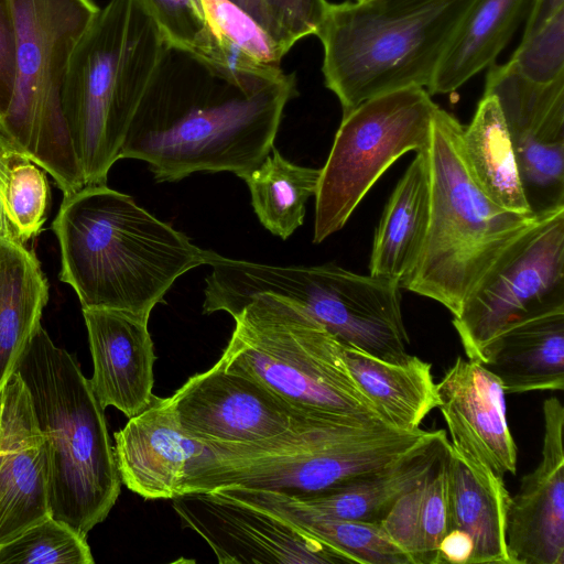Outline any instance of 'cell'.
<instances>
[{
	"instance_id": "6da1fadb",
	"label": "cell",
	"mask_w": 564,
	"mask_h": 564,
	"mask_svg": "<svg viewBox=\"0 0 564 564\" xmlns=\"http://www.w3.org/2000/svg\"><path fill=\"white\" fill-rule=\"evenodd\" d=\"M295 95L294 74L232 68L167 41L120 158L144 161L156 182L196 172L243 178L270 154Z\"/></svg>"
},
{
	"instance_id": "7a4b0ae2",
	"label": "cell",
	"mask_w": 564,
	"mask_h": 564,
	"mask_svg": "<svg viewBox=\"0 0 564 564\" xmlns=\"http://www.w3.org/2000/svg\"><path fill=\"white\" fill-rule=\"evenodd\" d=\"M52 229L59 280L73 288L82 308L148 322L177 278L207 264L206 250L107 184L64 196Z\"/></svg>"
},
{
	"instance_id": "3957f363",
	"label": "cell",
	"mask_w": 564,
	"mask_h": 564,
	"mask_svg": "<svg viewBox=\"0 0 564 564\" xmlns=\"http://www.w3.org/2000/svg\"><path fill=\"white\" fill-rule=\"evenodd\" d=\"M437 434L351 417L305 415L270 440L209 445L214 455L191 473L183 494L243 487L293 497L316 495L392 466Z\"/></svg>"
},
{
	"instance_id": "277c9868",
	"label": "cell",
	"mask_w": 564,
	"mask_h": 564,
	"mask_svg": "<svg viewBox=\"0 0 564 564\" xmlns=\"http://www.w3.org/2000/svg\"><path fill=\"white\" fill-rule=\"evenodd\" d=\"M15 372L47 443L51 516L87 536L107 518L121 489L105 409L76 359L42 325Z\"/></svg>"
},
{
	"instance_id": "5b68a950",
	"label": "cell",
	"mask_w": 564,
	"mask_h": 564,
	"mask_svg": "<svg viewBox=\"0 0 564 564\" xmlns=\"http://www.w3.org/2000/svg\"><path fill=\"white\" fill-rule=\"evenodd\" d=\"M167 40L141 0H110L78 41L63 112L85 185H106Z\"/></svg>"
},
{
	"instance_id": "8992f818",
	"label": "cell",
	"mask_w": 564,
	"mask_h": 564,
	"mask_svg": "<svg viewBox=\"0 0 564 564\" xmlns=\"http://www.w3.org/2000/svg\"><path fill=\"white\" fill-rule=\"evenodd\" d=\"M471 0L329 3L315 34L326 87L343 113L398 89L427 88Z\"/></svg>"
},
{
	"instance_id": "52a82bcc",
	"label": "cell",
	"mask_w": 564,
	"mask_h": 564,
	"mask_svg": "<svg viewBox=\"0 0 564 564\" xmlns=\"http://www.w3.org/2000/svg\"><path fill=\"white\" fill-rule=\"evenodd\" d=\"M463 124L435 109L427 148L431 208L416 268L402 285L454 317L498 257L536 219L506 210L476 184L460 148Z\"/></svg>"
},
{
	"instance_id": "ba28073f",
	"label": "cell",
	"mask_w": 564,
	"mask_h": 564,
	"mask_svg": "<svg viewBox=\"0 0 564 564\" xmlns=\"http://www.w3.org/2000/svg\"><path fill=\"white\" fill-rule=\"evenodd\" d=\"M207 264L213 271L206 278L204 314L224 311L236 317L259 295L281 296L303 307L345 346L391 362L409 357L400 285L394 281L334 263L276 267L212 250Z\"/></svg>"
},
{
	"instance_id": "9c48e42d",
	"label": "cell",
	"mask_w": 564,
	"mask_h": 564,
	"mask_svg": "<svg viewBox=\"0 0 564 564\" xmlns=\"http://www.w3.org/2000/svg\"><path fill=\"white\" fill-rule=\"evenodd\" d=\"M234 319L218 365L252 378L299 412L387 424L350 375L344 345L299 304L263 294Z\"/></svg>"
},
{
	"instance_id": "30bf717a",
	"label": "cell",
	"mask_w": 564,
	"mask_h": 564,
	"mask_svg": "<svg viewBox=\"0 0 564 564\" xmlns=\"http://www.w3.org/2000/svg\"><path fill=\"white\" fill-rule=\"evenodd\" d=\"M17 28L14 90L0 134L50 174L63 195L85 186L63 112L73 52L97 15L91 0H11Z\"/></svg>"
},
{
	"instance_id": "8fae6325",
	"label": "cell",
	"mask_w": 564,
	"mask_h": 564,
	"mask_svg": "<svg viewBox=\"0 0 564 564\" xmlns=\"http://www.w3.org/2000/svg\"><path fill=\"white\" fill-rule=\"evenodd\" d=\"M437 105L424 87L372 97L343 113L315 194V243L340 230L401 155L429 148Z\"/></svg>"
},
{
	"instance_id": "7c38bea8",
	"label": "cell",
	"mask_w": 564,
	"mask_h": 564,
	"mask_svg": "<svg viewBox=\"0 0 564 564\" xmlns=\"http://www.w3.org/2000/svg\"><path fill=\"white\" fill-rule=\"evenodd\" d=\"M564 308V208L538 216L492 263L453 325L468 359L506 326Z\"/></svg>"
},
{
	"instance_id": "4fadbf2b",
	"label": "cell",
	"mask_w": 564,
	"mask_h": 564,
	"mask_svg": "<svg viewBox=\"0 0 564 564\" xmlns=\"http://www.w3.org/2000/svg\"><path fill=\"white\" fill-rule=\"evenodd\" d=\"M484 94L495 96L501 109L531 213L564 208V77L538 84L509 62L494 63Z\"/></svg>"
},
{
	"instance_id": "5bb4252c",
	"label": "cell",
	"mask_w": 564,
	"mask_h": 564,
	"mask_svg": "<svg viewBox=\"0 0 564 564\" xmlns=\"http://www.w3.org/2000/svg\"><path fill=\"white\" fill-rule=\"evenodd\" d=\"M171 500L183 527L196 532L220 564L352 563L282 518L216 491H192Z\"/></svg>"
},
{
	"instance_id": "9a60e30c",
	"label": "cell",
	"mask_w": 564,
	"mask_h": 564,
	"mask_svg": "<svg viewBox=\"0 0 564 564\" xmlns=\"http://www.w3.org/2000/svg\"><path fill=\"white\" fill-rule=\"evenodd\" d=\"M182 429L207 444H251L281 435L305 414L252 378L217 362L170 397Z\"/></svg>"
},
{
	"instance_id": "2e32d148",
	"label": "cell",
	"mask_w": 564,
	"mask_h": 564,
	"mask_svg": "<svg viewBox=\"0 0 564 564\" xmlns=\"http://www.w3.org/2000/svg\"><path fill=\"white\" fill-rule=\"evenodd\" d=\"M0 546L47 519L50 459L30 394L14 372L0 392Z\"/></svg>"
},
{
	"instance_id": "e0dca14e",
	"label": "cell",
	"mask_w": 564,
	"mask_h": 564,
	"mask_svg": "<svg viewBox=\"0 0 564 564\" xmlns=\"http://www.w3.org/2000/svg\"><path fill=\"white\" fill-rule=\"evenodd\" d=\"M543 419L541 462L510 498L506 539L512 564H564V408L557 398L543 402Z\"/></svg>"
},
{
	"instance_id": "ac0fdd59",
	"label": "cell",
	"mask_w": 564,
	"mask_h": 564,
	"mask_svg": "<svg viewBox=\"0 0 564 564\" xmlns=\"http://www.w3.org/2000/svg\"><path fill=\"white\" fill-rule=\"evenodd\" d=\"M436 392L452 447L500 478L516 475L517 446L500 380L481 362L458 356L436 383Z\"/></svg>"
},
{
	"instance_id": "d6986e66",
	"label": "cell",
	"mask_w": 564,
	"mask_h": 564,
	"mask_svg": "<svg viewBox=\"0 0 564 564\" xmlns=\"http://www.w3.org/2000/svg\"><path fill=\"white\" fill-rule=\"evenodd\" d=\"M113 453L121 482L144 499L182 495L191 473L214 455L182 429L170 397L156 395L115 433Z\"/></svg>"
},
{
	"instance_id": "ffe728a7",
	"label": "cell",
	"mask_w": 564,
	"mask_h": 564,
	"mask_svg": "<svg viewBox=\"0 0 564 564\" xmlns=\"http://www.w3.org/2000/svg\"><path fill=\"white\" fill-rule=\"evenodd\" d=\"M82 311L94 366L91 390L102 409L113 406L130 419L154 397L156 357L148 322L120 311Z\"/></svg>"
},
{
	"instance_id": "44dd1931",
	"label": "cell",
	"mask_w": 564,
	"mask_h": 564,
	"mask_svg": "<svg viewBox=\"0 0 564 564\" xmlns=\"http://www.w3.org/2000/svg\"><path fill=\"white\" fill-rule=\"evenodd\" d=\"M505 393L564 389V308L514 322L484 347L480 361Z\"/></svg>"
},
{
	"instance_id": "7402d4cb",
	"label": "cell",
	"mask_w": 564,
	"mask_h": 564,
	"mask_svg": "<svg viewBox=\"0 0 564 564\" xmlns=\"http://www.w3.org/2000/svg\"><path fill=\"white\" fill-rule=\"evenodd\" d=\"M510 498L503 478L467 460L449 444L446 525L447 531L459 529L471 538L469 564H512L506 539Z\"/></svg>"
},
{
	"instance_id": "603a6c76",
	"label": "cell",
	"mask_w": 564,
	"mask_h": 564,
	"mask_svg": "<svg viewBox=\"0 0 564 564\" xmlns=\"http://www.w3.org/2000/svg\"><path fill=\"white\" fill-rule=\"evenodd\" d=\"M427 150L416 152L394 187L375 232L370 274L406 282L420 260L430 223Z\"/></svg>"
},
{
	"instance_id": "cb8c5ba5",
	"label": "cell",
	"mask_w": 564,
	"mask_h": 564,
	"mask_svg": "<svg viewBox=\"0 0 564 564\" xmlns=\"http://www.w3.org/2000/svg\"><path fill=\"white\" fill-rule=\"evenodd\" d=\"M533 0H471L426 88L448 94L495 63Z\"/></svg>"
},
{
	"instance_id": "d4e9b609",
	"label": "cell",
	"mask_w": 564,
	"mask_h": 564,
	"mask_svg": "<svg viewBox=\"0 0 564 564\" xmlns=\"http://www.w3.org/2000/svg\"><path fill=\"white\" fill-rule=\"evenodd\" d=\"M214 491L267 510L360 564H412L380 522L343 520L321 514L300 499L276 491L223 487Z\"/></svg>"
},
{
	"instance_id": "484cf974",
	"label": "cell",
	"mask_w": 564,
	"mask_h": 564,
	"mask_svg": "<svg viewBox=\"0 0 564 564\" xmlns=\"http://www.w3.org/2000/svg\"><path fill=\"white\" fill-rule=\"evenodd\" d=\"M345 361L355 382L391 427L412 432L437 408L432 365L411 356L402 362L377 358L344 345Z\"/></svg>"
},
{
	"instance_id": "4316f807",
	"label": "cell",
	"mask_w": 564,
	"mask_h": 564,
	"mask_svg": "<svg viewBox=\"0 0 564 564\" xmlns=\"http://www.w3.org/2000/svg\"><path fill=\"white\" fill-rule=\"evenodd\" d=\"M48 283L25 245L0 239V392L41 325Z\"/></svg>"
},
{
	"instance_id": "83f0119b",
	"label": "cell",
	"mask_w": 564,
	"mask_h": 564,
	"mask_svg": "<svg viewBox=\"0 0 564 564\" xmlns=\"http://www.w3.org/2000/svg\"><path fill=\"white\" fill-rule=\"evenodd\" d=\"M460 148L469 173L499 207L533 215L527 203L509 132L495 96L480 99L471 122L463 127Z\"/></svg>"
},
{
	"instance_id": "f1b7e54d",
	"label": "cell",
	"mask_w": 564,
	"mask_h": 564,
	"mask_svg": "<svg viewBox=\"0 0 564 564\" xmlns=\"http://www.w3.org/2000/svg\"><path fill=\"white\" fill-rule=\"evenodd\" d=\"M446 442L445 432L440 430L433 441L392 466L337 489L295 498L327 517L381 522L395 501L427 473Z\"/></svg>"
},
{
	"instance_id": "f546056e",
	"label": "cell",
	"mask_w": 564,
	"mask_h": 564,
	"mask_svg": "<svg viewBox=\"0 0 564 564\" xmlns=\"http://www.w3.org/2000/svg\"><path fill=\"white\" fill-rule=\"evenodd\" d=\"M447 441L422 479L393 505L380 522L412 564H440L438 545L447 531Z\"/></svg>"
},
{
	"instance_id": "4dcf8cb0",
	"label": "cell",
	"mask_w": 564,
	"mask_h": 564,
	"mask_svg": "<svg viewBox=\"0 0 564 564\" xmlns=\"http://www.w3.org/2000/svg\"><path fill=\"white\" fill-rule=\"evenodd\" d=\"M271 151L243 180L262 226L286 240L303 224L305 205L316 194L321 169L291 163L275 148Z\"/></svg>"
},
{
	"instance_id": "1f68e13d",
	"label": "cell",
	"mask_w": 564,
	"mask_h": 564,
	"mask_svg": "<svg viewBox=\"0 0 564 564\" xmlns=\"http://www.w3.org/2000/svg\"><path fill=\"white\" fill-rule=\"evenodd\" d=\"M200 2L208 39L203 55L237 69H281L285 52L251 17L228 0Z\"/></svg>"
},
{
	"instance_id": "d6a6232c",
	"label": "cell",
	"mask_w": 564,
	"mask_h": 564,
	"mask_svg": "<svg viewBox=\"0 0 564 564\" xmlns=\"http://www.w3.org/2000/svg\"><path fill=\"white\" fill-rule=\"evenodd\" d=\"M46 174L0 134V197L24 242L40 234L47 218L51 192Z\"/></svg>"
},
{
	"instance_id": "836d02e7",
	"label": "cell",
	"mask_w": 564,
	"mask_h": 564,
	"mask_svg": "<svg viewBox=\"0 0 564 564\" xmlns=\"http://www.w3.org/2000/svg\"><path fill=\"white\" fill-rule=\"evenodd\" d=\"M86 535L48 517L0 546V564H93Z\"/></svg>"
},
{
	"instance_id": "e575fe53",
	"label": "cell",
	"mask_w": 564,
	"mask_h": 564,
	"mask_svg": "<svg viewBox=\"0 0 564 564\" xmlns=\"http://www.w3.org/2000/svg\"><path fill=\"white\" fill-rule=\"evenodd\" d=\"M509 63L533 83L549 84L564 77V10L534 33L522 36Z\"/></svg>"
},
{
	"instance_id": "d590c367",
	"label": "cell",
	"mask_w": 564,
	"mask_h": 564,
	"mask_svg": "<svg viewBox=\"0 0 564 564\" xmlns=\"http://www.w3.org/2000/svg\"><path fill=\"white\" fill-rule=\"evenodd\" d=\"M165 39L205 54L207 25L200 0H141Z\"/></svg>"
},
{
	"instance_id": "8d00e7d4",
	"label": "cell",
	"mask_w": 564,
	"mask_h": 564,
	"mask_svg": "<svg viewBox=\"0 0 564 564\" xmlns=\"http://www.w3.org/2000/svg\"><path fill=\"white\" fill-rule=\"evenodd\" d=\"M285 53L301 39L315 35L329 3L326 0H262Z\"/></svg>"
},
{
	"instance_id": "74e56055",
	"label": "cell",
	"mask_w": 564,
	"mask_h": 564,
	"mask_svg": "<svg viewBox=\"0 0 564 564\" xmlns=\"http://www.w3.org/2000/svg\"><path fill=\"white\" fill-rule=\"evenodd\" d=\"M17 70V28L11 0H0V119L6 115L14 90Z\"/></svg>"
},
{
	"instance_id": "f35d334b",
	"label": "cell",
	"mask_w": 564,
	"mask_h": 564,
	"mask_svg": "<svg viewBox=\"0 0 564 564\" xmlns=\"http://www.w3.org/2000/svg\"><path fill=\"white\" fill-rule=\"evenodd\" d=\"M473 551V540L465 531L449 530L438 545L440 564H469Z\"/></svg>"
},
{
	"instance_id": "ab89813d",
	"label": "cell",
	"mask_w": 564,
	"mask_h": 564,
	"mask_svg": "<svg viewBox=\"0 0 564 564\" xmlns=\"http://www.w3.org/2000/svg\"><path fill=\"white\" fill-rule=\"evenodd\" d=\"M564 10V0H533L525 19L523 36L530 35Z\"/></svg>"
},
{
	"instance_id": "60d3db41",
	"label": "cell",
	"mask_w": 564,
	"mask_h": 564,
	"mask_svg": "<svg viewBox=\"0 0 564 564\" xmlns=\"http://www.w3.org/2000/svg\"><path fill=\"white\" fill-rule=\"evenodd\" d=\"M228 1H230L231 3L237 6L239 9L245 11L249 17H251L280 45L278 31L268 13L262 0H228ZM281 48H282V46H281Z\"/></svg>"
},
{
	"instance_id": "b9f144b4",
	"label": "cell",
	"mask_w": 564,
	"mask_h": 564,
	"mask_svg": "<svg viewBox=\"0 0 564 564\" xmlns=\"http://www.w3.org/2000/svg\"><path fill=\"white\" fill-rule=\"evenodd\" d=\"M0 239L10 240V241L25 245L20 232L18 231L15 226L10 220V218L6 212V208H4L1 197H0Z\"/></svg>"
},
{
	"instance_id": "7bdbcfd3",
	"label": "cell",
	"mask_w": 564,
	"mask_h": 564,
	"mask_svg": "<svg viewBox=\"0 0 564 564\" xmlns=\"http://www.w3.org/2000/svg\"><path fill=\"white\" fill-rule=\"evenodd\" d=\"M0 463H1V452H0Z\"/></svg>"
},
{
	"instance_id": "ee69618b",
	"label": "cell",
	"mask_w": 564,
	"mask_h": 564,
	"mask_svg": "<svg viewBox=\"0 0 564 564\" xmlns=\"http://www.w3.org/2000/svg\"><path fill=\"white\" fill-rule=\"evenodd\" d=\"M355 1H360V0H355Z\"/></svg>"
}]
</instances>
